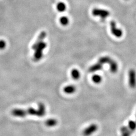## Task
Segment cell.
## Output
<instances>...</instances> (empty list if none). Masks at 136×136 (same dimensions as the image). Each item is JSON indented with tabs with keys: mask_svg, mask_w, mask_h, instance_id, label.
<instances>
[{
	"mask_svg": "<svg viewBox=\"0 0 136 136\" xmlns=\"http://www.w3.org/2000/svg\"><path fill=\"white\" fill-rule=\"evenodd\" d=\"M46 113L45 105L43 103L38 104V108L30 107L27 109L14 108L11 111V114L15 117H23L27 115H33L38 117H42Z\"/></svg>",
	"mask_w": 136,
	"mask_h": 136,
	"instance_id": "1",
	"label": "cell"
},
{
	"mask_svg": "<svg viewBox=\"0 0 136 136\" xmlns=\"http://www.w3.org/2000/svg\"><path fill=\"white\" fill-rule=\"evenodd\" d=\"M46 36L45 31H42L38 35L36 41L32 46V49L34 51L33 59L35 62L41 60L44 56V51L47 46V44L44 40Z\"/></svg>",
	"mask_w": 136,
	"mask_h": 136,
	"instance_id": "2",
	"label": "cell"
},
{
	"mask_svg": "<svg viewBox=\"0 0 136 136\" xmlns=\"http://www.w3.org/2000/svg\"><path fill=\"white\" fill-rule=\"evenodd\" d=\"M92 13L94 16L100 17V18L103 19H106L110 15V13L108 11L98 8L94 9L92 10Z\"/></svg>",
	"mask_w": 136,
	"mask_h": 136,
	"instance_id": "3",
	"label": "cell"
},
{
	"mask_svg": "<svg viewBox=\"0 0 136 136\" xmlns=\"http://www.w3.org/2000/svg\"><path fill=\"white\" fill-rule=\"evenodd\" d=\"M129 84L131 88H136V72L133 69H131L129 72Z\"/></svg>",
	"mask_w": 136,
	"mask_h": 136,
	"instance_id": "4",
	"label": "cell"
},
{
	"mask_svg": "<svg viewBox=\"0 0 136 136\" xmlns=\"http://www.w3.org/2000/svg\"><path fill=\"white\" fill-rule=\"evenodd\" d=\"M110 29L112 34L117 38H120L123 36V32L122 29L116 27V23L114 21H112L110 23Z\"/></svg>",
	"mask_w": 136,
	"mask_h": 136,
	"instance_id": "5",
	"label": "cell"
},
{
	"mask_svg": "<svg viewBox=\"0 0 136 136\" xmlns=\"http://www.w3.org/2000/svg\"><path fill=\"white\" fill-rule=\"evenodd\" d=\"M98 130V125L95 124H92L85 129L82 134L84 136H90L96 132Z\"/></svg>",
	"mask_w": 136,
	"mask_h": 136,
	"instance_id": "6",
	"label": "cell"
},
{
	"mask_svg": "<svg viewBox=\"0 0 136 136\" xmlns=\"http://www.w3.org/2000/svg\"><path fill=\"white\" fill-rule=\"evenodd\" d=\"M102 67H103V65L102 64H100L99 63H98L91 66L89 68L88 71L90 73H94L101 70L102 69Z\"/></svg>",
	"mask_w": 136,
	"mask_h": 136,
	"instance_id": "7",
	"label": "cell"
},
{
	"mask_svg": "<svg viewBox=\"0 0 136 136\" xmlns=\"http://www.w3.org/2000/svg\"><path fill=\"white\" fill-rule=\"evenodd\" d=\"M109 67H110V71L113 73H115L117 72L118 69V66L117 63L113 60H112L110 63H109Z\"/></svg>",
	"mask_w": 136,
	"mask_h": 136,
	"instance_id": "8",
	"label": "cell"
},
{
	"mask_svg": "<svg viewBox=\"0 0 136 136\" xmlns=\"http://www.w3.org/2000/svg\"><path fill=\"white\" fill-rule=\"evenodd\" d=\"M76 90V88L74 85H68L64 88V91L67 94H73Z\"/></svg>",
	"mask_w": 136,
	"mask_h": 136,
	"instance_id": "9",
	"label": "cell"
},
{
	"mask_svg": "<svg viewBox=\"0 0 136 136\" xmlns=\"http://www.w3.org/2000/svg\"><path fill=\"white\" fill-rule=\"evenodd\" d=\"M45 124L48 127H54L57 124V121L55 118L48 119L45 121Z\"/></svg>",
	"mask_w": 136,
	"mask_h": 136,
	"instance_id": "10",
	"label": "cell"
},
{
	"mask_svg": "<svg viewBox=\"0 0 136 136\" xmlns=\"http://www.w3.org/2000/svg\"><path fill=\"white\" fill-rule=\"evenodd\" d=\"M112 59L110 57L105 56V57H101L99 60H98V63L100 64H102V65L103 64H109L110 62L111 61Z\"/></svg>",
	"mask_w": 136,
	"mask_h": 136,
	"instance_id": "11",
	"label": "cell"
},
{
	"mask_svg": "<svg viewBox=\"0 0 136 136\" xmlns=\"http://www.w3.org/2000/svg\"><path fill=\"white\" fill-rule=\"evenodd\" d=\"M71 76L74 79H79L80 77V73L79 71L76 69H73L71 71Z\"/></svg>",
	"mask_w": 136,
	"mask_h": 136,
	"instance_id": "12",
	"label": "cell"
},
{
	"mask_svg": "<svg viewBox=\"0 0 136 136\" xmlns=\"http://www.w3.org/2000/svg\"><path fill=\"white\" fill-rule=\"evenodd\" d=\"M57 10L60 12L65 11L66 10V5L63 2H60L57 4Z\"/></svg>",
	"mask_w": 136,
	"mask_h": 136,
	"instance_id": "13",
	"label": "cell"
},
{
	"mask_svg": "<svg viewBox=\"0 0 136 136\" xmlns=\"http://www.w3.org/2000/svg\"><path fill=\"white\" fill-rule=\"evenodd\" d=\"M102 77L99 75H94L92 76V80L94 83L99 84L102 81Z\"/></svg>",
	"mask_w": 136,
	"mask_h": 136,
	"instance_id": "14",
	"label": "cell"
},
{
	"mask_svg": "<svg viewBox=\"0 0 136 136\" xmlns=\"http://www.w3.org/2000/svg\"><path fill=\"white\" fill-rule=\"evenodd\" d=\"M60 22L63 26H67L69 23V19L66 16H62L60 19Z\"/></svg>",
	"mask_w": 136,
	"mask_h": 136,
	"instance_id": "15",
	"label": "cell"
},
{
	"mask_svg": "<svg viewBox=\"0 0 136 136\" xmlns=\"http://www.w3.org/2000/svg\"><path fill=\"white\" fill-rule=\"evenodd\" d=\"M6 42L4 40H0V50L5 49L6 47Z\"/></svg>",
	"mask_w": 136,
	"mask_h": 136,
	"instance_id": "16",
	"label": "cell"
},
{
	"mask_svg": "<svg viewBox=\"0 0 136 136\" xmlns=\"http://www.w3.org/2000/svg\"></svg>",
	"mask_w": 136,
	"mask_h": 136,
	"instance_id": "17",
	"label": "cell"
}]
</instances>
